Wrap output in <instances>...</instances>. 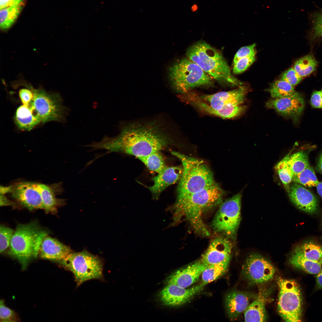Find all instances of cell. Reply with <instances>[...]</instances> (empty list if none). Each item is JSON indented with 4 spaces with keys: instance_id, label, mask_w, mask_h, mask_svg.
<instances>
[{
    "instance_id": "cell-21",
    "label": "cell",
    "mask_w": 322,
    "mask_h": 322,
    "mask_svg": "<svg viewBox=\"0 0 322 322\" xmlns=\"http://www.w3.org/2000/svg\"><path fill=\"white\" fill-rule=\"evenodd\" d=\"M71 252L68 246L47 235L42 241L39 255L43 259L58 262L64 259Z\"/></svg>"
},
{
    "instance_id": "cell-37",
    "label": "cell",
    "mask_w": 322,
    "mask_h": 322,
    "mask_svg": "<svg viewBox=\"0 0 322 322\" xmlns=\"http://www.w3.org/2000/svg\"><path fill=\"white\" fill-rule=\"evenodd\" d=\"M16 313L7 306L3 300L0 301V321L15 322L19 321Z\"/></svg>"
},
{
    "instance_id": "cell-41",
    "label": "cell",
    "mask_w": 322,
    "mask_h": 322,
    "mask_svg": "<svg viewBox=\"0 0 322 322\" xmlns=\"http://www.w3.org/2000/svg\"><path fill=\"white\" fill-rule=\"evenodd\" d=\"M313 32L315 38L322 37V12L317 13L314 17Z\"/></svg>"
},
{
    "instance_id": "cell-49",
    "label": "cell",
    "mask_w": 322,
    "mask_h": 322,
    "mask_svg": "<svg viewBox=\"0 0 322 322\" xmlns=\"http://www.w3.org/2000/svg\"><path fill=\"white\" fill-rule=\"evenodd\" d=\"M321 92H322V89H321Z\"/></svg>"
},
{
    "instance_id": "cell-5",
    "label": "cell",
    "mask_w": 322,
    "mask_h": 322,
    "mask_svg": "<svg viewBox=\"0 0 322 322\" xmlns=\"http://www.w3.org/2000/svg\"><path fill=\"white\" fill-rule=\"evenodd\" d=\"M182 163V172L177 189V197L201 190L216 183L213 173L203 160L171 151Z\"/></svg>"
},
{
    "instance_id": "cell-36",
    "label": "cell",
    "mask_w": 322,
    "mask_h": 322,
    "mask_svg": "<svg viewBox=\"0 0 322 322\" xmlns=\"http://www.w3.org/2000/svg\"><path fill=\"white\" fill-rule=\"evenodd\" d=\"M14 232L11 228L1 225L0 228V253L9 246Z\"/></svg>"
},
{
    "instance_id": "cell-39",
    "label": "cell",
    "mask_w": 322,
    "mask_h": 322,
    "mask_svg": "<svg viewBox=\"0 0 322 322\" xmlns=\"http://www.w3.org/2000/svg\"><path fill=\"white\" fill-rule=\"evenodd\" d=\"M302 77L295 71L293 67L286 71L282 75L281 79L288 83L293 87L299 83Z\"/></svg>"
},
{
    "instance_id": "cell-42",
    "label": "cell",
    "mask_w": 322,
    "mask_h": 322,
    "mask_svg": "<svg viewBox=\"0 0 322 322\" xmlns=\"http://www.w3.org/2000/svg\"><path fill=\"white\" fill-rule=\"evenodd\" d=\"M310 102L313 107L322 109V92L321 91L313 92L311 97Z\"/></svg>"
},
{
    "instance_id": "cell-31",
    "label": "cell",
    "mask_w": 322,
    "mask_h": 322,
    "mask_svg": "<svg viewBox=\"0 0 322 322\" xmlns=\"http://www.w3.org/2000/svg\"><path fill=\"white\" fill-rule=\"evenodd\" d=\"M289 156L290 154H288L278 162L275 167L279 178L287 193L290 191L293 175L288 162Z\"/></svg>"
},
{
    "instance_id": "cell-33",
    "label": "cell",
    "mask_w": 322,
    "mask_h": 322,
    "mask_svg": "<svg viewBox=\"0 0 322 322\" xmlns=\"http://www.w3.org/2000/svg\"><path fill=\"white\" fill-rule=\"evenodd\" d=\"M317 62L311 55H306L297 60L295 63L293 68L302 77L310 75L315 70Z\"/></svg>"
},
{
    "instance_id": "cell-9",
    "label": "cell",
    "mask_w": 322,
    "mask_h": 322,
    "mask_svg": "<svg viewBox=\"0 0 322 322\" xmlns=\"http://www.w3.org/2000/svg\"><path fill=\"white\" fill-rule=\"evenodd\" d=\"M278 309L287 322L301 321L302 312V296L300 287L294 280L279 278Z\"/></svg>"
},
{
    "instance_id": "cell-17",
    "label": "cell",
    "mask_w": 322,
    "mask_h": 322,
    "mask_svg": "<svg viewBox=\"0 0 322 322\" xmlns=\"http://www.w3.org/2000/svg\"><path fill=\"white\" fill-rule=\"evenodd\" d=\"M182 96L184 101L201 111L223 118L230 119L239 116L245 111L246 108L245 106L240 105L217 110L212 108L201 99L199 95L193 93L187 92Z\"/></svg>"
},
{
    "instance_id": "cell-19",
    "label": "cell",
    "mask_w": 322,
    "mask_h": 322,
    "mask_svg": "<svg viewBox=\"0 0 322 322\" xmlns=\"http://www.w3.org/2000/svg\"><path fill=\"white\" fill-rule=\"evenodd\" d=\"M288 195L292 202L299 209L309 214L315 213L318 208L316 198L309 190L299 184L291 183Z\"/></svg>"
},
{
    "instance_id": "cell-18",
    "label": "cell",
    "mask_w": 322,
    "mask_h": 322,
    "mask_svg": "<svg viewBox=\"0 0 322 322\" xmlns=\"http://www.w3.org/2000/svg\"><path fill=\"white\" fill-rule=\"evenodd\" d=\"M209 265L201 260L173 273L168 278L167 284H173L187 288L196 282Z\"/></svg>"
},
{
    "instance_id": "cell-28",
    "label": "cell",
    "mask_w": 322,
    "mask_h": 322,
    "mask_svg": "<svg viewBox=\"0 0 322 322\" xmlns=\"http://www.w3.org/2000/svg\"><path fill=\"white\" fill-rule=\"evenodd\" d=\"M230 260L209 265L202 275V283L205 285L224 275L228 269Z\"/></svg>"
},
{
    "instance_id": "cell-14",
    "label": "cell",
    "mask_w": 322,
    "mask_h": 322,
    "mask_svg": "<svg viewBox=\"0 0 322 322\" xmlns=\"http://www.w3.org/2000/svg\"><path fill=\"white\" fill-rule=\"evenodd\" d=\"M247 92L246 88L242 86L228 91L199 96L212 108L220 110L223 108L241 105L245 100Z\"/></svg>"
},
{
    "instance_id": "cell-27",
    "label": "cell",
    "mask_w": 322,
    "mask_h": 322,
    "mask_svg": "<svg viewBox=\"0 0 322 322\" xmlns=\"http://www.w3.org/2000/svg\"><path fill=\"white\" fill-rule=\"evenodd\" d=\"M293 251L309 260L322 264V246L312 241H307L296 246Z\"/></svg>"
},
{
    "instance_id": "cell-34",
    "label": "cell",
    "mask_w": 322,
    "mask_h": 322,
    "mask_svg": "<svg viewBox=\"0 0 322 322\" xmlns=\"http://www.w3.org/2000/svg\"><path fill=\"white\" fill-rule=\"evenodd\" d=\"M138 159L149 170L158 174L162 172L167 167L160 151L153 152Z\"/></svg>"
},
{
    "instance_id": "cell-38",
    "label": "cell",
    "mask_w": 322,
    "mask_h": 322,
    "mask_svg": "<svg viewBox=\"0 0 322 322\" xmlns=\"http://www.w3.org/2000/svg\"><path fill=\"white\" fill-rule=\"evenodd\" d=\"M255 60V56L245 57L240 59L233 64V73L238 74L243 72Z\"/></svg>"
},
{
    "instance_id": "cell-1",
    "label": "cell",
    "mask_w": 322,
    "mask_h": 322,
    "mask_svg": "<svg viewBox=\"0 0 322 322\" xmlns=\"http://www.w3.org/2000/svg\"><path fill=\"white\" fill-rule=\"evenodd\" d=\"M170 139L157 125L129 124L122 128L114 137L105 136L100 142L91 143L93 150L105 149L133 155L138 159L160 151L170 143Z\"/></svg>"
},
{
    "instance_id": "cell-4",
    "label": "cell",
    "mask_w": 322,
    "mask_h": 322,
    "mask_svg": "<svg viewBox=\"0 0 322 322\" xmlns=\"http://www.w3.org/2000/svg\"><path fill=\"white\" fill-rule=\"evenodd\" d=\"M48 234L35 222L18 225L10 242L8 254L25 269L32 258H37L42 241Z\"/></svg>"
},
{
    "instance_id": "cell-23",
    "label": "cell",
    "mask_w": 322,
    "mask_h": 322,
    "mask_svg": "<svg viewBox=\"0 0 322 322\" xmlns=\"http://www.w3.org/2000/svg\"><path fill=\"white\" fill-rule=\"evenodd\" d=\"M268 292H260L255 299L248 306L244 312L246 322H264L266 320L265 304Z\"/></svg>"
},
{
    "instance_id": "cell-24",
    "label": "cell",
    "mask_w": 322,
    "mask_h": 322,
    "mask_svg": "<svg viewBox=\"0 0 322 322\" xmlns=\"http://www.w3.org/2000/svg\"><path fill=\"white\" fill-rule=\"evenodd\" d=\"M36 185L41 196L45 212L52 214L56 213L57 208L64 205L65 200L55 197V190L52 189V186L37 183Z\"/></svg>"
},
{
    "instance_id": "cell-43",
    "label": "cell",
    "mask_w": 322,
    "mask_h": 322,
    "mask_svg": "<svg viewBox=\"0 0 322 322\" xmlns=\"http://www.w3.org/2000/svg\"><path fill=\"white\" fill-rule=\"evenodd\" d=\"M24 0H0V9L13 6L22 4Z\"/></svg>"
},
{
    "instance_id": "cell-2",
    "label": "cell",
    "mask_w": 322,
    "mask_h": 322,
    "mask_svg": "<svg viewBox=\"0 0 322 322\" xmlns=\"http://www.w3.org/2000/svg\"><path fill=\"white\" fill-rule=\"evenodd\" d=\"M224 194V191L216 183L199 191L177 197L172 207L174 221L176 222L181 220L185 221L196 233L204 236H209L210 233L203 217L221 204Z\"/></svg>"
},
{
    "instance_id": "cell-45",
    "label": "cell",
    "mask_w": 322,
    "mask_h": 322,
    "mask_svg": "<svg viewBox=\"0 0 322 322\" xmlns=\"http://www.w3.org/2000/svg\"><path fill=\"white\" fill-rule=\"evenodd\" d=\"M12 203L4 195L1 194L0 196L1 206H5L11 205Z\"/></svg>"
},
{
    "instance_id": "cell-10",
    "label": "cell",
    "mask_w": 322,
    "mask_h": 322,
    "mask_svg": "<svg viewBox=\"0 0 322 322\" xmlns=\"http://www.w3.org/2000/svg\"><path fill=\"white\" fill-rule=\"evenodd\" d=\"M241 197L239 193L221 203L212 222L214 231L228 238L234 236L241 220Z\"/></svg>"
},
{
    "instance_id": "cell-11",
    "label": "cell",
    "mask_w": 322,
    "mask_h": 322,
    "mask_svg": "<svg viewBox=\"0 0 322 322\" xmlns=\"http://www.w3.org/2000/svg\"><path fill=\"white\" fill-rule=\"evenodd\" d=\"M275 272L273 266L267 259L257 254L250 255L243 267L245 278L251 284H259L272 279Z\"/></svg>"
},
{
    "instance_id": "cell-26",
    "label": "cell",
    "mask_w": 322,
    "mask_h": 322,
    "mask_svg": "<svg viewBox=\"0 0 322 322\" xmlns=\"http://www.w3.org/2000/svg\"><path fill=\"white\" fill-rule=\"evenodd\" d=\"M289 261L294 267L309 274H317L322 268V264L307 259L293 251L290 257Z\"/></svg>"
},
{
    "instance_id": "cell-13",
    "label": "cell",
    "mask_w": 322,
    "mask_h": 322,
    "mask_svg": "<svg viewBox=\"0 0 322 322\" xmlns=\"http://www.w3.org/2000/svg\"><path fill=\"white\" fill-rule=\"evenodd\" d=\"M205 286L202 283L188 288L175 284H167L160 291L159 296L164 305L179 306L189 301L201 291Z\"/></svg>"
},
{
    "instance_id": "cell-44",
    "label": "cell",
    "mask_w": 322,
    "mask_h": 322,
    "mask_svg": "<svg viewBox=\"0 0 322 322\" xmlns=\"http://www.w3.org/2000/svg\"><path fill=\"white\" fill-rule=\"evenodd\" d=\"M316 278L317 287L322 289V268L319 273L316 274Z\"/></svg>"
},
{
    "instance_id": "cell-7",
    "label": "cell",
    "mask_w": 322,
    "mask_h": 322,
    "mask_svg": "<svg viewBox=\"0 0 322 322\" xmlns=\"http://www.w3.org/2000/svg\"><path fill=\"white\" fill-rule=\"evenodd\" d=\"M18 85L27 87L32 91V97L27 105L32 109L41 123L64 121L67 109L58 94L48 93L41 89H35L24 80L18 81Z\"/></svg>"
},
{
    "instance_id": "cell-25",
    "label": "cell",
    "mask_w": 322,
    "mask_h": 322,
    "mask_svg": "<svg viewBox=\"0 0 322 322\" xmlns=\"http://www.w3.org/2000/svg\"><path fill=\"white\" fill-rule=\"evenodd\" d=\"M14 119L17 126L24 130H30L41 123L33 110L23 104L17 109Z\"/></svg>"
},
{
    "instance_id": "cell-15",
    "label": "cell",
    "mask_w": 322,
    "mask_h": 322,
    "mask_svg": "<svg viewBox=\"0 0 322 322\" xmlns=\"http://www.w3.org/2000/svg\"><path fill=\"white\" fill-rule=\"evenodd\" d=\"M265 106L267 108L273 109L284 117L296 118L302 112L304 103L300 94L296 92L287 97L272 98L266 102Z\"/></svg>"
},
{
    "instance_id": "cell-12",
    "label": "cell",
    "mask_w": 322,
    "mask_h": 322,
    "mask_svg": "<svg viewBox=\"0 0 322 322\" xmlns=\"http://www.w3.org/2000/svg\"><path fill=\"white\" fill-rule=\"evenodd\" d=\"M10 192L17 203L29 210H44V206L36 183L20 182L12 186Z\"/></svg>"
},
{
    "instance_id": "cell-47",
    "label": "cell",
    "mask_w": 322,
    "mask_h": 322,
    "mask_svg": "<svg viewBox=\"0 0 322 322\" xmlns=\"http://www.w3.org/2000/svg\"><path fill=\"white\" fill-rule=\"evenodd\" d=\"M318 193L322 199V182H319L316 186Z\"/></svg>"
},
{
    "instance_id": "cell-30",
    "label": "cell",
    "mask_w": 322,
    "mask_h": 322,
    "mask_svg": "<svg viewBox=\"0 0 322 322\" xmlns=\"http://www.w3.org/2000/svg\"><path fill=\"white\" fill-rule=\"evenodd\" d=\"M269 91L273 98L287 97L296 92L293 86L281 79L275 80L271 84Z\"/></svg>"
},
{
    "instance_id": "cell-3",
    "label": "cell",
    "mask_w": 322,
    "mask_h": 322,
    "mask_svg": "<svg viewBox=\"0 0 322 322\" xmlns=\"http://www.w3.org/2000/svg\"><path fill=\"white\" fill-rule=\"evenodd\" d=\"M188 58L198 65L213 78L233 86H242L243 83L232 74L230 67L218 50L203 41L195 43L188 50Z\"/></svg>"
},
{
    "instance_id": "cell-29",
    "label": "cell",
    "mask_w": 322,
    "mask_h": 322,
    "mask_svg": "<svg viewBox=\"0 0 322 322\" xmlns=\"http://www.w3.org/2000/svg\"><path fill=\"white\" fill-rule=\"evenodd\" d=\"M23 8L22 4L0 9V27L2 30L10 28L16 21Z\"/></svg>"
},
{
    "instance_id": "cell-48",
    "label": "cell",
    "mask_w": 322,
    "mask_h": 322,
    "mask_svg": "<svg viewBox=\"0 0 322 322\" xmlns=\"http://www.w3.org/2000/svg\"><path fill=\"white\" fill-rule=\"evenodd\" d=\"M198 7L196 4L193 5L191 7V10L193 12L196 11Z\"/></svg>"
},
{
    "instance_id": "cell-32",
    "label": "cell",
    "mask_w": 322,
    "mask_h": 322,
    "mask_svg": "<svg viewBox=\"0 0 322 322\" xmlns=\"http://www.w3.org/2000/svg\"><path fill=\"white\" fill-rule=\"evenodd\" d=\"M292 182L308 187H316L319 182L310 165L300 172L293 175Z\"/></svg>"
},
{
    "instance_id": "cell-46",
    "label": "cell",
    "mask_w": 322,
    "mask_h": 322,
    "mask_svg": "<svg viewBox=\"0 0 322 322\" xmlns=\"http://www.w3.org/2000/svg\"><path fill=\"white\" fill-rule=\"evenodd\" d=\"M316 168L318 171L322 175V152L319 158Z\"/></svg>"
},
{
    "instance_id": "cell-35",
    "label": "cell",
    "mask_w": 322,
    "mask_h": 322,
    "mask_svg": "<svg viewBox=\"0 0 322 322\" xmlns=\"http://www.w3.org/2000/svg\"><path fill=\"white\" fill-rule=\"evenodd\" d=\"M288 162L293 175L300 172L310 165L308 154L303 151L290 155Z\"/></svg>"
},
{
    "instance_id": "cell-6",
    "label": "cell",
    "mask_w": 322,
    "mask_h": 322,
    "mask_svg": "<svg viewBox=\"0 0 322 322\" xmlns=\"http://www.w3.org/2000/svg\"><path fill=\"white\" fill-rule=\"evenodd\" d=\"M168 73L174 89L182 94L195 87L213 83V78L188 58L174 62L169 67Z\"/></svg>"
},
{
    "instance_id": "cell-8",
    "label": "cell",
    "mask_w": 322,
    "mask_h": 322,
    "mask_svg": "<svg viewBox=\"0 0 322 322\" xmlns=\"http://www.w3.org/2000/svg\"><path fill=\"white\" fill-rule=\"evenodd\" d=\"M58 262L73 273L77 286L90 280L103 279L102 261L86 250L71 252Z\"/></svg>"
},
{
    "instance_id": "cell-16",
    "label": "cell",
    "mask_w": 322,
    "mask_h": 322,
    "mask_svg": "<svg viewBox=\"0 0 322 322\" xmlns=\"http://www.w3.org/2000/svg\"><path fill=\"white\" fill-rule=\"evenodd\" d=\"M232 244L229 239L219 236L213 239L200 259L209 265L230 260Z\"/></svg>"
},
{
    "instance_id": "cell-20",
    "label": "cell",
    "mask_w": 322,
    "mask_h": 322,
    "mask_svg": "<svg viewBox=\"0 0 322 322\" xmlns=\"http://www.w3.org/2000/svg\"><path fill=\"white\" fill-rule=\"evenodd\" d=\"M182 172V166L166 167L162 172L153 177V185L148 187L153 199H157L167 187L179 181Z\"/></svg>"
},
{
    "instance_id": "cell-22",
    "label": "cell",
    "mask_w": 322,
    "mask_h": 322,
    "mask_svg": "<svg viewBox=\"0 0 322 322\" xmlns=\"http://www.w3.org/2000/svg\"><path fill=\"white\" fill-rule=\"evenodd\" d=\"M251 295L248 293L233 291L227 294L225 298L227 313L230 319H236L244 312L250 304Z\"/></svg>"
},
{
    "instance_id": "cell-40",
    "label": "cell",
    "mask_w": 322,
    "mask_h": 322,
    "mask_svg": "<svg viewBox=\"0 0 322 322\" xmlns=\"http://www.w3.org/2000/svg\"><path fill=\"white\" fill-rule=\"evenodd\" d=\"M256 44L243 47L241 48L236 53L233 59V64L240 59L245 57L255 56Z\"/></svg>"
}]
</instances>
